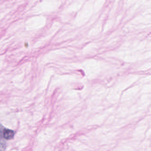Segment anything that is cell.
Returning a JSON list of instances; mask_svg holds the SVG:
<instances>
[{
    "instance_id": "cell-1",
    "label": "cell",
    "mask_w": 151,
    "mask_h": 151,
    "mask_svg": "<svg viewBox=\"0 0 151 151\" xmlns=\"http://www.w3.org/2000/svg\"><path fill=\"white\" fill-rule=\"evenodd\" d=\"M2 136L5 139H11L14 136V132L12 130L5 129L2 131Z\"/></svg>"
}]
</instances>
